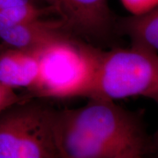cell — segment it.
Here are the masks:
<instances>
[{
    "label": "cell",
    "instance_id": "obj_11",
    "mask_svg": "<svg viewBox=\"0 0 158 158\" xmlns=\"http://www.w3.org/2000/svg\"><path fill=\"white\" fill-rule=\"evenodd\" d=\"M30 3H34V0H0V11Z\"/></svg>",
    "mask_w": 158,
    "mask_h": 158
},
{
    "label": "cell",
    "instance_id": "obj_10",
    "mask_svg": "<svg viewBox=\"0 0 158 158\" xmlns=\"http://www.w3.org/2000/svg\"><path fill=\"white\" fill-rule=\"evenodd\" d=\"M21 101V97L15 93V89L0 82V113L19 104Z\"/></svg>",
    "mask_w": 158,
    "mask_h": 158
},
{
    "label": "cell",
    "instance_id": "obj_3",
    "mask_svg": "<svg viewBox=\"0 0 158 158\" xmlns=\"http://www.w3.org/2000/svg\"><path fill=\"white\" fill-rule=\"evenodd\" d=\"M133 97L158 98L157 53L135 44L102 51L89 98L114 101Z\"/></svg>",
    "mask_w": 158,
    "mask_h": 158
},
{
    "label": "cell",
    "instance_id": "obj_6",
    "mask_svg": "<svg viewBox=\"0 0 158 158\" xmlns=\"http://www.w3.org/2000/svg\"><path fill=\"white\" fill-rule=\"evenodd\" d=\"M71 36L60 20L37 19L25 22H13L0 15V40L12 48L36 52L45 45Z\"/></svg>",
    "mask_w": 158,
    "mask_h": 158
},
{
    "label": "cell",
    "instance_id": "obj_5",
    "mask_svg": "<svg viewBox=\"0 0 158 158\" xmlns=\"http://www.w3.org/2000/svg\"><path fill=\"white\" fill-rule=\"evenodd\" d=\"M59 15L69 34L91 40L109 34L113 18L108 0H43Z\"/></svg>",
    "mask_w": 158,
    "mask_h": 158
},
{
    "label": "cell",
    "instance_id": "obj_9",
    "mask_svg": "<svg viewBox=\"0 0 158 158\" xmlns=\"http://www.w3.org/2000/svg\"><path fill=\"white\" fill-rule=\"evenodd\" d=\"M120 2L132 15L144 14L158 5V0H120Z\"/></svg>",
    "mask_w": 158,
    "mask_h": 158
},
{
    "label": "cell",
    "instance_id": "obj_2",
    "mask_svg": "<svg viewBox=\"0 0 158 158\" xmlns=\"http://www.w3.org/2000/svg\"><path fill=\"white\" fill-rule=\"evenodd\" d=\"M36 53L38 75L29 89L35 96L89 98L102 51L68 36L51 43Z\"/></svg>",
    "mask_w": 158,
    "mask_h": 158
},
{
    "label": "cell",
    "instance_id": "obj_12",
    "mask_svg": "<svg viewBox=\"0 0 158 158\" xmlns=\"http://www.w3.org/2000/svg\"><path fill=\"white\" fill-rule=\"evenodd\" d=\"M155 102H157L158 105V98L155 100ZM155 143H156V144H157V147L158 148V129L157 130V133H156V135H155Z\"/></svg>",
    "mask_w": 158,
    "mask_h": 158
},
{
    "label": "cell",
    "instance_id": "obj_4",
    "mask_svg": "<svg viewBox=\"0 0 158 158\" xmlns=\"http://www.w3.org/2000/svg\"><path fill=\"white\" fill-rule=\"evenodd\" d=\"M56 110L26 104L0 116V158H58Z\"/></svg>",
    "mask_w": 158,
    "mask_h": 158
},
{
    "label": "cell",
    "instance_id": "obj_8",
    "mask_svg": "<svg viewBox=\"0 0 158 158\" xmlns=\"http://www.w3.org/2000/svg\"><path fill=\"white\" fill-rule=\"evenodd\" d=\"M121 29L130 37L132 44L142 45L158 54V5L144 14L124 19Z\"/></svg>",
    "mask_w": 158,
    "mask_h": 158
},
{
    "label": "cell",
    "instance_id": "obj_1",
    "mask_svg": "<svg viewBox=\"0 0 158 158\" xmlns=\"http://www.w3.org/2000/svg\"><path fill=\"white\" fill-rule=\"evenodd\" d=\"M58 158H144L149 141L142 119L106 99L56 111Z\"/></svg>",
    "mask_w": 158,
    "mask_h": 158
},
{
    "label": "cell",
    "instance_id": "obj_7",
    "mask_svg": "<svg viewBox=\"0 0 158 158\" xmlns=\"http://www.w3.org/2000/svg\"><path fill=\"white\" fill-rule=\"evenodd\" d=\"M39 71L37 53L12 48L0 54V82L8 87L30 89Z\"/></svg>",
    "mask_w": 158,
    "mask_h": 158
}]
</instances>
